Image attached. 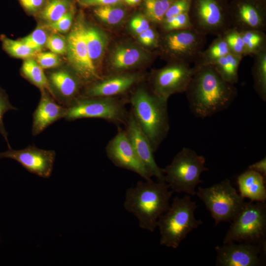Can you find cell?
<instances>
[{
	"instance_id": "6da1fadb",
	"label": "cell",
	"mask_w": 266,
	"mask_h": 266,
	"mask_svg": "<svg viewBox=\"0 0 266 266\" xmlns=\"http://www.w3.org/2000/svg\"><path fill=\"white\" fill-rule=\"evenodd\" d=\"M195 72L185 92L192 113L205 118L227 108L235 99L234 84L224 80L212 65H194Z\"/></svg>"
},
{
	"instance_id": "7a4b0ae2",
	"label": "cell",
	"mask_w": 266,
	"mask_h": 266,
	"mask_svg": "<svg viewBox=\"0 0 266 266\" xmlns=\"http://www.w3.org/2000/svg\"><path fill=\"white\" fill-rule=\"evenodd\" d=\"M131 111L155 152L170 129L167 100L140 83L129 95Z\"/></svg>"
},
{
	"instance_id": "3957f363",
	"label": "cell",
	"mask_w": 266,
	"mask_h": 266,
	"mask_svg": "<svg viewBox=\"0 0 266 266\" xmlns=\"http://www.w3.org/2000/svg\"><path fill=\"white\" fill-rule=\"evenodd\" d=\"M173 192L165 181H138L127 189L123 206L137 219L139 227L153 233L159 217L170 206Z\"/></svg>"
},
{
	"instance_id": "277c9868",
	"label": "cell",
	"mask_w": 266,
	"mask_h": 266,
	"mask_svg": "<svg viewBox=\"0 0 266 266\" xmlns=\"http://www.w3.org/2000/svg\"><path fill=\"white\" fill-rule=\"evenodd\" d=\"M197 208L196 202L190 195L173 199L168 209L157 222L161 245L177 249L189 233L202 224L201 220L195 217Z\"/></svg>"
},
{
	"instance_id": "5b68a950",
	"label": "cell",
	"mask_w": 266,
	"mask_h": 266,
	"mask_svg": "<svg viewBox=\"0 0 266 266\" xmlns=\"http://www.w3.org/2000/svg\"><path fill=\"white\" fill-rule=\"evenodd\" d=\"M205 164L203 156L184 147L169 165L162 168L164 181L173 192L195 196L197 185L202 182L200 179L201 173L208 170Z\"/></svg>"
},
{
	"instance_id": "8992f818",
	"label": "cell",
	"mask_w": 266,
	"mask_h": 266,
	"mask_svg": "<svg viewBox=\"0 0 266 266\" xmlns=\"http://www.w3.org/2000/svg\"><path fill=\"white\" fill-rule=\"evenodd\" d=\"M129 97H81L67 107L64 119L72 121L97 118L118 126L124 125L129 114L126 108V105L129 103Z\"/></svg>"
},
{
	"instance_id": "52a82bcc",
	"label": "cell",
	"mask_w": 266,
	"mask_h": 266,
	"mask_svg": "<svg viewBox=\"0 0 266 266\" xmlns=\"http://www.w3.org/2000/svg\"><path fill=\"white\" fill-rule=\"evenodd\" d=\"M231 222L223 243L236 242L266 244L265 202L245 201Z\"/></svg>"
},
{
	"instance_id": "ba28073f",
	"label": "cell",
	"mask_w": 266,
	"mask_h": 266,
	"mask_svg": "<svg viewBox=\"0 0 266 266\" xmlns=\"http://www.w3.org/2000/svg\"><path fill=\"white\" fill-rule=\"evenodd\" d=\"M206 36L193 28L163 33L158 48L168 62L194 64L198 62L206 43Z\"/></svg>"
},
{
	"instance_id": "9c48e42d",
	"label": "cell",
	"mask_w": 266,
	"mask_h": 266,
	"mask_svg": "<svg viewBox=\"0 0 266 266\" xmlns=\"http://www.w3.org/2000/svg\"><path fill=\"white\" fill-rule=\"evenodd\" d=\"M196 195L210 213L215 226L222 222L231 221L245 202L244 198L228 179L208 187H200Z\"/></svg>"
},
{
	"instance_id": "30bf717a",
	"label": "cell",
	"mask_w": 266,
	"mask_h": 266,
	"mask_svg": "<svg viewBox=\"0 0 266 266\" xmlns=\"http://www.w3.org/2000/svg\"><path fill=\"white\" fill-rule=\"evenodd\" d=\"M188 13L192 28L205 36L222 35L232 28L229 6L220 0H192Z\"/></svg>"
},
{
	"instance_id": "8fae6325",
	"label": "cell",
	"mask_w": 266,
	"mask_h": 266,
	"mask_svg": "<svg viewBox=\"0 0 266 266\" xmlns=\"http://www.w3.org/2000/svg\"><path fill=\"white\" fill-rule=\"evenodd\" d=\"M81 13L71 28L66 40V55L70 68L85 86L100 79L102 74L95 66L89 56L85 36V23Z\"/></svg>"
},
{
	"instance_id": "7c38bea8",
	"label": "cell",
	"mask_w": 266,
	"mask_h": 266,
	"mask_svg": "<svg viewBox=\"0 0 266 266\" xmlns=\"http://www.w3.org/2000/svg\"><path fill=\"white\" fill-rule=\"evenodd\" d=\"M195 70V66L188 63L168 62L151 72L147 77L148 87L158 96L168 100L172 95L185 92Z\"/></svg>"
},
{
	"instance_id": "4fadbf2b",
	"label": "cell",
	"mask_w": 266,
	"mask_h": 266,
	"mask_svg": "<svg viewBox=\"0 0 266 266\" xmlns=\"http://www.w3.org/2000/svg\"><path fill=\"white\" fill-rule=\"evenodd\" d=\"M145 78L144 73L137 71L105 75L85 85L81 97H128Z\"/></svg>"
},
{
	"instance_id": "5bb4252c",
	"label": "cell",
	"mask_w": 266,
	"mask_h": 266,
	"mask_svg": "<svg viewBox=\"0 0 266 266\" xmlns=\"http://www.w3.org/2000/svg\"><path fill=\"white\" fill-rule=\"evenodd\" d=\"M230 242L217 246V266H260L266 264V244Z\"/></svg>"
},
{
	"instance_id": "9a60e30c",
	"label": "cell",
	"mask_w": 266,
	"mask_h": 266,
	"mask_svg": "<svg viewBox=\"0 0 266 266\" xmlns=\"http://www.w3.org/2000/svg\"><path fill=\"white\" fill-rule=\"evenodd\" d=\"M105 152L116 166L133 171L145 180L151 179L152 176L138 157L125 130L119 126L107 144Z\"/></svg>"
},
{
	"instance_id": "2e32d148",
	"label": "cell",
	"mask_w": 266,
	"mask_h": 266,
	"mask_svg": "<svg viewBox=\"0 0 266 266\" xmlns=\"http://www.w3.org/2000/svg\"><path fill=\"white\" fill-rule=\"evenodd\" d=\"M264 0H234L229 6L232 28L238 31H266Z\"/></svg>"
},
{
	"instance_id": "e0dca14e",
	"label": "cell",
	"mask_w": 266,
	"mask_h": 266,
	"mask_svg": "<svg viewBox=\"0 0 266 266\" xmlns=\"http://www.w3.org/2000/svg\"><path fill=\"white\" fill-rule=\"evenodd\" d=\"M153 57L152 53L136 43H118L109 55L106 75L134 71L149 63Z\"/></svg>"
},
{
	"instance_id": "ac0fdd59",
	"label": "cell",
	"mask_w": 266,
	"mask_h": 266,
	"mask_svg": "<svg viewBox=\"0 0 266 266\" xmlns=\"http://www.w3.org/2000/svg\"><path fill=\"white\" fill-rule=\"evenodd\" d=\"M56 152L39 148L34 145L21 150L8 148L0 153V159L10 158L19 163L31 173L42 178H49L52 172Z\"/></svg>"
},
{
	"instance_id": "d6986e66",
	"label": "cell",
	"mask_w": 266,
	"mask_h": 266,
	"mask_svg": "<svg viewBox=\"0 0 266 266\" xmlns=\"http://www.w3.org/2000/svg\"><path fill=\"white\" fill-rule=\"evenodd\" d=\"M47 77L50 93L60 104L67 107L81 97L85 85L71 69L52 71Z\"/></svg>"
},
{
	"instance_id": "ffe728a7",
	"label": "cell",
	"mask_w": 266,
	"mask_h": 266,
	"mask_svg": "<svg viewBox=\"0 0 266 266\" xmlns=\"http://www.w3.org/2000/svg\"><path fill=\"white\" fill-rule=\"evenodd\" d=\"M125 131L136 153L148 171L158 181H164V175L157 164L154 156L153 148L146 136L143 133L130 110L125 124Z\"/></svg>"
},
{
	"instance_id": "44dd1931",
	"label": "cell",
	"mask_w": 266,
	"mask_h": 266,
	"mask_svg": "<svg viewBox=\"0 0 266 266\" xmlns=\"http://www.w3.org/2000/svg\"><path fill=\"white\" fill-rule=\"evenodd\" d=\"M39 103L33 114L32 133L36 136L57 121L64 118L67 107L58 103L46 89L40 90Z\"/></svg>"
},
{
	"instance_id": "7402d4cb",
	"label": "cell",
	"mask_w": 266,
	"mask_h": 266,
	"mask_svg": "<svg viewBox=\"0 0 266 266\" xmlns=\"http://www.w3.org/2000/svg\"><path fill=\"white\" fill-rule=\"evenodd\" d=\"M265 178L261 174L248 169L241 173L237 178L240 195L251 201L265 202Z\"/></svg>"
},
{
	"instance_id": "603a6c76",
	"label": "cell",
	"mask_w": 266,
	"mask_h": 266,
	"mask_svg": "<svg viewBox=\"0 0 266 266\" xmlns=\"http://www.w3.org/2000/svg\"><path fill=\"white\" fill-rule=\"evenodd\" d=\"M85 36L90 59L95 66L102 73L100 68V62L106 49L108 37L105 33L99 28L86 25Z\"/></svg>"
},
{
	"instance_id": "cb8c5ba5",
	"label": "cell",
	"mask_w": 266,
	"mask_h": 266,
	"mask_svg": "<svg viewBox=\"0 0 266 266\" xmlns=\"http://www.w3.org/2000/svg\"><path fill=\"white\" fill-rule=\"evenodd\" d=\"M252 75L254 88L264 101H266V46L253 55Z\"/></svg>"
},
{
	"instance_id": "d4e9b609",
	"label": "cell",
	"mask_w": 266,
	"mask_h": 266,
	"mask_svg": "<svg viewBox=\"0 0 266 266\" xmlns=\"http://www.w3.org/2000/svg\"><path fill=\"white\" fill-rule=\"evenodd\" d=\"M243 58L231 53L211 65L224 80L235 85L238 81V69Z\"/></svg>"
},
{
	"instance_id": "484cf974",
	"label": "cell",
	"mask_w": 266,
	"mask_h": 266,
	"mask_svg": "<svg viewBox=\"0 0 266 266\" xmlns=\"http://www.w3.org/2000/svg\"><path fill=\"white\" fill-rule=\"evenodd\" d=\"M75 0H47L37 16L46 24L53 23L74 7Z\"/></svg>"
},
{
	"instance_id": "4316f807",
	"label": "cell",
	"mask_w": 266,
	"mask_h": 266,
	"mask_svg": "<svg viewBox=\"0 0 266 266\" xmlns=\"http://www.w3.org/2000/svg\"><path fill=\"white\" fill-rule=\"evenodd\" d=\"M21 72L26 79L40 90L46 89L50 91L48 80L43 69L33 58L25 60L22 65Z\"/></svg>"
},
{
	"instance_id": "83f0119b",
	"label": "cell",
	"mask_w": 266,
	"mask_h": 266,
	"mask_svg": "<svg viewBox=\"0 0 266 266\" xmlns=\"http://www.w3.org/2000/svg\"><path fill=\"white\" fill-rule=\"evenodd\" d=\"M229 46L222 35L215 38L208 48L201 52L195 65H211L220 58L231 53Z\"/></svg>"
},
{
	"instance_id": "f1b7e54d",
	"label": "cell",
	"mask_w": 266,
	"mask_h": 266,
	"mask_svg": "<svg viewBox=\"0 0 266 266\" xmlns=\"http://www.w3.org/2000/svg\"><path fill=\"white\" fill-rule=\"evenodd\" d=\"M119 4L96 7L94 13L103 24L109 26H117L124 21L126 15L125 9Z\"/></svg>"
},
{
	"instance_id": "f546056e",
	"label": "cell",
	"mask_w": 266,
	"mask_h": 266,
	"mask_svg": "<svg viewBox=\"0 0 266 266\" xmlns=\"http://www.w3.org/2000/svg\"><path fill=\"white\" fill-rule=\"evenodd\" d=\"M175 0H143L145 17L153 24L159 25L167 10Z\"/></svg>"
},
{
	"instance_id": "4dcf8cb0",
	"label": "cell",
	"mask_w": 266,
	"mask_h": 266,
	"mask_svg": "<svg viewBox=\"0 0 266 266\" xmlns=\"http://www.w3.org/2000/svg\"><path fill=\"white\" fill-rule=\"evenodd\" d=\"M0 39L3 49L11 57L26 60L35 56L37 54L20 39H12L4 35H1Z\"/></svg>"
},
{
	"instance_id": "1f68e13d",
	"label": "cell",
	"mask_w": 266,
	"mask_h": 266,
	"mask_svg": "<svg viewBox=\"0 0 266 266\" xmlns=\"http://www.w3.org/2000/svg\"><path fill=\"white\" fill-rule=\"evenodd\" d=\"M239 32L244 43L247 55L253 56L266 46V35L265 32L256 31Z\"/></svg>"
},
{
	"instance_id": "d6a6232c",
	"label": "cell",
	"mask_w": 266,
	"mask_h": 266,
	"mask_svg": "<svg viewBox=\"0 0 266 266\" xmlns=\"http://www.w3.org/2000/svg\"><path fill=\"white\" fill-rule=\"evenodd\" d=\"M48 36L45 27L38 26L30 34L20 40L37 53L46 46Z\"/></svg>"
},
{
	"instance_id": "836d02e7",
	"label": "cell",
	"mask_w": 266,
	"mask_h": 266,
	"mask_svg": "<svg viewBox=\"0 0 266 266\" xmlns=\"http://www.w3.org/2000/svg\"><path fill=\"white\" fill-rule=\"evenodd\" d=\"M222 36L226 41L232 53L242 57L247 56L244 43L238 31L231 28Z\"/></svg>"
},
{
	"instance_id": "e575fe53",
	"label": "cell",
	"mask_w": 266,
	"mask_h": 266,
	"mask_svg": "<svg viewBox=\"0 0 266 266\" xmlns=\"http://www.w3.org/2000/svg\"><path fill=\"white\" fill-rule=\"evenodd\" d=\"M188 13L186 12L164 19L159 25L160 26L163 33L192 28Z\"/></svg>"
},
{
	"instance_id": "d590c367",
	"label": "cell",
	"mask_w": 266,
	"mask_h": 266,
	"mask_svg": "<svg viewBox=\"0 0 266 266\" xmlns=\"http://www.w3.org/2000/svg\"><path fill=\"white\" fill-rule=\"evenodd\" d=\"M18 108L13 106L10 102L5 91L0 87V133L5 140L8 148H11L8 139V133L3 124L4 115L10 110H17Z\"/></svg>"
},
{
	"instance_id": "8d00e7d4",
	"label": "cell",
	"mask_w": 266,
	"mask_h": 266,
	"mask_svg": "<svg viewBox=\"0 0 266 266\" xmlns=\"http://www.w3.org/2000/svg\"><path fill=\"white\" fill-rule=\"evenodd\" d=\"M74 7L67 12L58 20L46 25L48 29L58 33H66L71 28L74 15Z\"/></svg>"
},
{
	"instance_id": "74e56055",
	"label": "cell",
	"mask_w": 266,
	"mask_h": 266,
	"mask_svg": "<svg viewBox=\"0 0 266 266\" xmlns=\"http://www.w3.org/2000/svg\"><path fill=\"white\" fill-rule=\"evenodd\" d=\"M46 46L51 52L57 55L66 54L67 43L66 38L56 33L49 35Z\"/></svg>"
},
{
	"instance_id": "f35d334b",
	"label": "cell",
	"mask_w": 266,
	"mask_h": 266,
	"mask_svg": "<svg viewBox=\"0 0 266 266\" xmlns=\"http://www.w3.org/2000/svg\"><path fill=\"white\" fill-rule=\"evenodd\" d=\"M36 61L43 69L54 68L61 64L58 55L52 52H39L36 55Z\"/></svg>"
},
{
	"instance_id": "ab89813d",
	"label": "cell",
	"mask_w": 266,
	"mask_h": 266,
	"mask_svg": "<svg viewBox=\"0 0 266 266\" xmlns=\"http://www.w3.org/2000/svg\"><path fill=\"white\" fill-rule=\"evenodd\" d=\"M192 0H175L169 7L164 19L189 12Z\"/></svg>"
},
{
	"instance_id": "60d3db41",
	"label": "cell",
	"mask_w": 266,
	"mask_h": 266,
	"mask_svg": "<svg viewBox=\"0 0 266 266\" xmlns=\"http://www.w3.org/2000/svg\"><path fill=\"white\" fill-rule=\"evenodd\" d=\"M150 22L145 16L138 14L131 19L129 26L134 33L138 34L150 27Z\"/></svg>"
},
{
	"instance_id": "b9f144b4",
	"label": "cell",
	"mask_w": 266,
	"mask_h": 266,
	"mask_svg": "<svg viewBox=\"0 0 266 266\" xmlns=\"http://www.w3.org/2000/svg\"><path fill=\"white\" fill-rule=\"evenodd\" d=\"M17 0L27 13L37 15L44 6L47 0Z\"/></svg>"
},
{
	"instance_id": "7bdbcfd3",
	"label": "cell",
	"mask_w": 266,
	"mask_h": 266,
	"mask_svg": "<svg viewBox=\"0 0 266 266\" xmlns=\"http://www.w3.org/2000/svg\"><path fill=\"white\" fill-rule=\"evenodd\" d=\"M123 0H75L79 5L85 7H98L119 4Z\"/></svg>"
},
{
	"instance_id": "ee69618b",
	"label": "cell",
	"mask_w": 266,
	"mask_h": 266,
	"mask_svg": "<svg viewBox=\"0 0 266 266\" xmlns=\"http://www.w3.org/2000/svg\"><path fill=\"white\" fill-rule=\"evenodd\" d=\"M248 169L255 171L265 178L266 177V158H263L261 160L250 165L248 168Z\"/></svg>"
},
{
	"instance_id": "f6af8a7d",
	"label": "cell",
	"mask_w": 266,
	"mask_h": 266,
	"mask_svg": "<svg viewBox=\"0 0 266 266\" xmlns=\"http://www.w3.org/2000/svg\"><path fill=\"white\" fill-rule=\"evenodd\" d=\"M124 0L127 4L130 5H136V4L139 3V1H140V0Z\"/></svg>"
}]
</instances>
